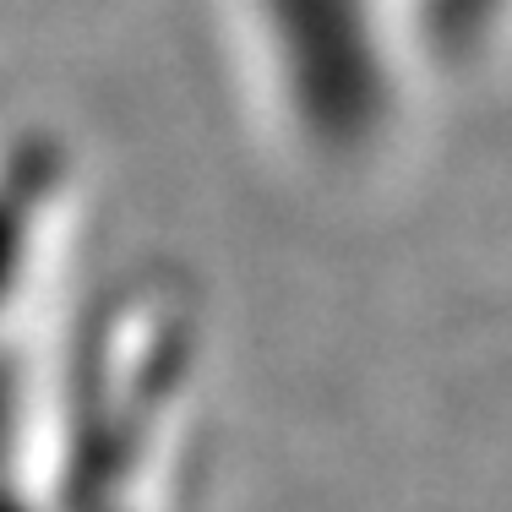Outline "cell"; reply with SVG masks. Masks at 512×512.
Instances as JSON below:
<instances>
[{"label": "cell", "instance_id": "obj_1", "mask_svg": "<svg viewBox=\"0 0 512 512\" xmlns=\"http://www.w3.org/2000/svg\"><path fill=\"white\" fill-rule=\"evenodd\" d=\"M425 44L447 55L442 66L480 71L502 44H512V0H414Z\"/></svg>", "mask_w": 512, "mask_h": 512}]
</instances>
